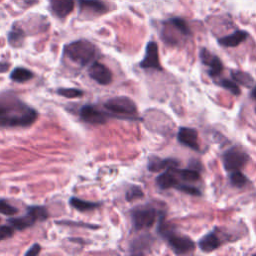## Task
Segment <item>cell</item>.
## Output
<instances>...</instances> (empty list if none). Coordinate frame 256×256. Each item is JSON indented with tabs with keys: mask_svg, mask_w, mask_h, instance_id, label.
Returning a JSON list of instances; mask_svg holds the SVG:
<instances>
[{
	"mask_svg": "<svg viewBox=\"0 0 256 256\" xmlns=\"http://www.w3.org/2000/svg\"><path fill=\"white\" fill-rule=\"evenodd\" d=\"M81 13H88L92 16H100L108 11L107 5L101 0H78Z\"/></svg>",
	"mask_w": 256,
	"mask_h": 256,
	"instance_id": "obj_11",
	"label": "cell"
},
{
	"mask_svg": "<svg viewBox=\"0 0 256 256\" xmlns=\"http://www.w3.org/2000/svg\"><path fill=\"white\" fill-rule=\"evenodd\" d=\"M36 118V110L22 102L14 94H0V127H28Z\"/></svg>",
	"mask_w": 256,
	"mask_h": 256,
	"instance_id": "obj_1",
	"label": "cell"
},
{
	"mask_svg": "<svg viewBox=\"0 0 256 256\" xmlns=\"http://www.w3.org/2000/svg\"><path fill=\"white\" fill-rule=\"evenodd\" d=\"M40 250H41V247L39 244H34L33 246H31L29 248V250L25 253L26 256H31V255H37L40 253Z\"/></svg>",
	"mask_w": 256,
	"mask_h": 256,
	"instance_id": "obj_34",
	"label": "cell"
},
{
	"mask_svg": "<svg viewBox=\"0 0 256 256\" xmlns=\"http://www.w3.org/2000/svg\"><path fill=\"white\" fill-rule=\"evenodd\" d=\"M70 205L75 208L78 211L84 212V211H90L93 209H96L99 207V203H94V202H89V201H84L76 197H72L70 199Z\"/></svg>",
	"mask_w": 256,
	"mask_h": 256,
	"instance_id": "obj_22",
	"label": "cell"
},
{
	"mask_svg": "<svg viewBox=\"0 0 256 256\" xmlns=\"http://www.w3.org/2000/svg\"><path fill=\"white\" fill-rule=\"evenodd\" d=\"M33 77L34 74L32 73V71L23 67H17L13 69V71L10 74V78L15 82H26Z\"/></svg>",
	"mask_w": 256,
	"mask_h": 256,
	"instance_id": "obj_21",
	"label": "cell"
},
{
	"mask_svg": "<svg viewBox=\"0 0 256 256\" xmlns=\"http://www.w3.org/2000/svg\"><path fill=\"white\" fill-rule=\"evenodd\" d=\"M89 76L101 85H107L112 81L111 71L100 62H94L90 66Z\"/></svg>",
	"mask_w": 256,
	"mask_h": 256,
	"instance_id": "obj_9",
	"label": "cell"
},
{
	"mask_svg": "<svg viewBox=\"0 0 256 256\" xmlns=\"http://www.w3.org/2000/svg\"><path fill=\"white\" fill-rule=\"evenodd\" d=\"M218 84H219L220 86H222L223 88L227 89L228 91H230L232 94H234V95H236V96L240 94V88H239L238 85H237L234 81H232V80L221 79V80L218 82Z\"/></svg>",
	"mask_w": 256,
	"mask_h": 256,
	"instance_id": "obj_29",
	"label": "cell"
},
{
	"mask_svg": "<svg viewBox=\"0 0 256 256\" xmlns=\"http://www.w3.org/2000/svg\"><path fill=\"white\" fill-rule=\"evenodd\" d=\"M176 189L184 192V193H187V194H190V195H194V196H199L201 195V192L198 188L194 187V186H191V185H188V184H179Z\"/></svg>",
	"mask_w": 256,
	"mask_h": 256,
	"instance_id": "obj_32",
	"label": "cell"
},
{
	"mask_svg": "<svg viewBox=\"0 0 256 256\" xmlns=\"http://www.w3.org/2000/svg\"><path fill=\"white\" fill-rule=\"evenodd\" d=\"M179 165V162L175 159H160L158 157H152L149 159L148 169L152 172H157L162 169L174 168Z\"/></svg>",
	"mask_w": 256,
	"mask_h": 256,
	"instance_id": "obj_16",
	"label": "cell"
},
{
	"mask_svg": "<svg viewBox=\"0 0 256 256\" xmlns=\"http://www.w3.org/2000/svg\"><path fill=\"white\" fill-rule=\"evenodd\" d=\"M104 107L110 114L119 118H137V107L135 103L126 96H118V97L109 99L105 102Z\"/></svg>",
	"mask_w": 256,
	"mask_h": 256,
	"instance_id": "obj_4",
	"label": "cell"
},
{
	"mask_svg": "<svg viewBox=\"0 0 256 256\" xmlns=\"http://www.w3.org/2000/svg\"><path fill=\"white\" fill-rule=\"evenodd\" d=\"M57 93L66 98H77L83 95V92L76 88H60L57 90Z\"/></svg>",
	"mask_w": 256,
	"mask_h": 256,
	"instance_id": "obj_27",
	"label": "cell"
},
{
	"mask_svg": "<svg viewBox=\"0 0 256 256\" xmlns=\"http://www.w3.org/2000/svg\"><path fill=\"white\" fill-rule=\"evenodd\" d=\"M8 222L11 224V226L14 229L17 230H23L26 229L30 226L33 225V224L36 222L33 217H32L30 214H26L23 217H19V218H11L8 220Z\"/></svg>",
	"mask_w": 256,
	"mask_h": 256,
	"instance_id": "obj_18",
	"label": "cell"
},
{
	"mask_svg": "<svg viewBox=\"0 0 256 256\" xmlns=\"http://www.w3.org/2000/svg\"><path fill=\"white\" fill-rule=\"evenodd\" d=\"M255 111H256V109H255Z\"/></svg>",
	"mask_w": 256,
	"mask_h": 256,
	"instance_id": "obj_39",
	"label": "cell"
},
{
	"mask_svg": "<svg viewBox=\"0 0 256 256\" xmlns=\"http://www.w3.org/2000/svg\"><path fill=\"white\" fill-rule=\"evenodd\" d=\"M221 242L215 233H209L199 241V247L203 252H211L220 246Z\"/></svg>",
	"mask_w": 256,
	"mask_h": 256,
	"instance_id": "obj_17",
	"label": "cell"
},
{
	"mask_svg": "<svg viewBox=\"0 0 256 256\" xmlns=\"http://www.w3.org/2000/svg\"><path fill=\"white\" fill-rule=\"evenodd\" d=\"M10 67V64L7 62H0V73L6 72Z\"/></svg>",
	"mask_w": 256,
	"mask_h": 256,
	"instance_id": "obj_35",
	"label": "cell"
},
{
	"mask_svg": "<svg viewBox=\"0 0 256 256\" xmlns=\"http://www.w3.org/2000/svg\"><path fill=\"white\" fill-rule=\"evenodd\" d=\"M174 27H176L181 33L184 35V36H189L191 34V30L190 28L188 27L187 23L185 22V20L181 19V18H178V17H175V18H171L168 20Z\"/></svg>",
	"mask_w": 256,
	"mask_h": 256,
	"instance_id": "obj_26",
	"label": "cell"
},
{
	"mask_svg": "<svg viewBox=\"0 0 256 256\" xmlns=\"http://www.w3.org/2000/svg\"><path fill=\"white\" fill-rule=\"evenodd\" d=\"M50 9L58 18H65L74 9V0H49Z\"/></svg>",
	"mask_w": 256,
	"mask_h": 256,
	"instance_id": "obj_13",
	"label": "cell"
},
{
	"mask_svg": "<svg viewBox=\"0 0 256 256\" xmlns=\"http://www.w3.org/2000/svg\"><path fill=\"white\" fill-rule=\"evenodd\" d=\"M25 38L24 31L20 27L14 26L8 34V42L13 47H19L22 45Z\"/></svg>",
	"mask_w": 256,
	"mask_h": 256,
	"instance_id": "obj_20",
	"label": "cell"
},
{
	"mask_svg": "<svg viewBox=\"0 0 256 256\" xmlns=\"http://www.w3.org/2000/svg\"><path fill=\"white\" fill-rule=\"evenodd\" d=\"M230 181L236 187H243L248 182V179L244 176L243 173H241L238 170H235L230 175Z\"/></svg>",
	"mask_w": 256,
	"mask_h": 256,
	"instance_id": "obj_28",
	"label": "cell"
},
{
	"mask_svg": "<svg viewBox=\"0 0 256 256\" xmlns=\"http://www.w3.org/2000/svg\"><path fill=\"white\" fill-rule=\"evenodd\" d=\"M156 183L160 189L163 190L169 188H176L180 184L173 168H169L167 171L160 174L156 178Z\"/></svg>",
	"mask_w": 256,
	"mask_h": 256,
	"instance_id": "obj_14",
	"label": "cell"
},
{
	"mask_svg": "<svg viewBox=\"0 0 256 256\" xmlns=\"http://www.w3.org/2000/svg\"><path fill=\"white\" fill-rule=\"evenodd\" d=\"M251 96H252V97H253L254 99H256V86L253 87V89H252V91H251Z\"/></svg>",
	"mask_w": 256,
	"mask_h": 256,
	"instance_id": "obj_37",
	"label": "cell"
},
{
	"mask_svg": "<svg viewBox=\"0 0 256 256\" xmlns=\"http://www.w3.org/2000/svg\"><path fill=\"white\" fill-rule=\"evenodd\" d=\"M140 67L144 69H156L162 70L161 65L159 61V53L158 46L156 42L150 41L146 46V52L143 60L140 62Z\"/></svg>",
	"mask_w": 256,
	"mask_h": 256,
	"instance_id": "obj_7",
	"label": "cell"
},
{
	"mask_svg": "<svg viewBox=\"0 0 256 256\" xmlns=\"http://www.w3.org/2000/svg\"><path fill=\"white\" fill-rule=\"evenodd\" d=\"M0 1H2V0H0Z\"/></svg>",
	"mask_w": 256,
	"mask_h": 256,
	"instance_id": "obj_38",
	"label": "cell"
},
{
	"mask_svg": "<svg viewBox=\"0 0 256 256\" xmlns=\"http://www.w3.org/2000/svg\"><path fill=\"white\" fill-rule=\"evenodd\" d=\"M248 33L244 30H237L234 33L218 39V43L224 47H236L246 40Z\"/></svg>",
	"mask_w": 256,
	"mask_h": 256,
	"instance_id": "obj_15",
	"label": "cell"
},
{
	"mask_svg": "<svg viewBox=\"0 0 256 256\" xmlns=\"http://www.w3.org/2000/svg\"><path fill=\"white\" fill-rule=\"evenodd\" d=\"M152 238L149 235H142L136 238L132 244V253L143 254L146 249H148L152 243Z\"/></svg>",
	"mask_w": 256,
	"mask_h": 256,
	"instance_id": "obj_19",
	"label": "cell"
},
{
	"mask_svg": "<svg viewBox=\"0 0 256 256\" xmlns=\"http://www.w3.org/2000/svg\"><path fill=\"white\" fill-rule=\"evenodd\" d=\"M27 213L33 217L35 221H43L48 217V212L43 206H30L27 208Z\"/></svg>",
	"mask_w": 256,
	"mask_h": 256,
	"instance_id": "obj_25",
	"label": "cell"
},
{
	"mask_svg": "<svg viewBox=\"0 0 256 256\" xmlns=\"http://www.w3.org/2000/svg\"><path fill=\"white\" fill-rule=\"evenodd\" d=\"M67 58L79 66H85L94 59L96 47L87 40H77L67 44L64 48Z\"/></svg>",
	"mask_w": 256,
	"mask_h": 256,
	"instance_id": "obj_2",
	"label": "cell"
},
{
	"mask_svg": "<svg viewBox=\"0 0 256 256\" xmlns=\"http://www.w3.org/2000/svg\"><path fill=\"white\" fill-rule=\"evenodd\" d=\"M157 217V211L149 205L136 207L132 211V222L135 230L147 229L153 226Z\"/></svg>",
	"mask_w": 256,
	"mask_h": 256,
	"instance_id": "obj_5",
	"label": "cell"
},
{
	"mask_svg": "<svg viewBox=\"0 0 256 256\" xmlns=\"http://www.w3.org/2000/svg\"><path fill=\"white\" fill-rule=\"evenodd\" d=\"M177 139L181 144L191 149L196 151H199L200 149L198 144V133L195 129H193V128L181 127L178 131Z\"/></svg>",
	"mask_w": 256,
	"mask_h": 256,
	"instance_id": "obj_12",
	"label": "cell"
},
{
	"mask_svg": "<svg viewBox=\"0 0 256 256\" xmlns=\"http://www.w3.org/2000/svg\"><path fill=\"white\" fill-rule=\"evenodd\" d=\"M39 2V0H23V3L25 7H31Z\"/></svg>",
	"mask_w": 256,
	"mask_h": 256,
	"instance_id": "obj_36",
	"label": "cell"
},
{
	"mask_svg": "<svg viewBox=\"0 0 256 256\" xmlns=\"http://www.w3.org/2000/svg\"><path fill=\"white\" fill-rule=\"evenodd\" d=\"M249 160L246 152L238 149L231 148L223 155V165L227 171H235L243 167Z\"/></svg>",
	"mask_w": 256,
	"mask_h": 256,
	"instance_id": "obj_6",
	"label": "cell"
},
{
	"mask_svg": "<svg viewBox=\"0 0 256 256\" xmlns=\"http://www.w3.org/2000/svg\"><path fill=\"white\" fill-rule=\"evenodd\" d=\"M18 212L17 208L10 205L5 200H0V214H4L8 216H13Z\"/></svg>",
	"mask_w": 256,
	"mask_h": 256,
	"instance_id": "obj_31",
	"label": "cell"
},
{
	"mask_svg": "<svg viewBox=\"0 0 256 256\" xmlns=\"http://www.w3.org/2000/svg\"><path fill=\"white\" fill-rule=\"evenodd\" d=\"M164 217L161 216V219L159 221L158 231L163 237L167 239L168 244L172 248V250L176 254H185L192 250H194L195 244L189 237L177 235L174 232H172L169 227L166 225L164 222Z\"/></svg>",
	"mask_w": 256,
	"mask_h": 256,
	"instance_id": "obj_3",
	"label": "cell"
},
{
	"mask_svg": "<svg viewBox=\"0 0 256 256\" xmlns=\"http://www.w3.org/2000/svg\"><path fill=\"white\" fill-rule=\"evenodd\" d=\"M13 236V227L3 225L0 226V241L5 240Z\"/></svg>",
	"mask_w": 256,
	"mask_h": 256,
	"instance_id": "obj_33",
	"label": "cell"
},
{
	"mask_svg": "<svg viewBox=\"0 0 256 256\" xmlns=\"http://www.w3.org/2000/svg\"><path fill=\"white\" fill-rule=\"evenodd\" d=\"M199 56H200L201 62L204 64V65L209 67V69H208L209 76L215 77L222 72L223 64H222L221 60L219 59V57H217L216 55H213L210 51H208L205 48H201Z\"/></svg>",
	"mask_w": 256,
	"mask_h": 256,
	"instance_id": "obj_8",
	"label": "cell"
},
{
	"mask_svg": "<svg viewBox=\"0 0 256 256\" xmlns=\"http://www.w3.org/2000/svg\"><path fill=\"white\" fill-rule=\"evenodd\" d=\"M80 117L84 122L94 125L104 124L107 120L105 113L92 105H84L80 109Z\"/></svg>",
	"mask_w": 256,
	"mask_h": 256,
	"instance_id": "obj_10",
	"label": "cell"
},
{
	"mask_svg": "<svg viewBox=\"0 0 256 256\" xmlns=\"http://www.w3.org/2000/svg\"><path fill=\"white\" fill-rule=\"evenodd\" d=\"M231 77L236 82H238L241 85L248 87V88L251 87L253 85V82H254L252 76L249 73H246V72H243V71L233 70V71H231Z\"/></svg>",
	"mask_w": 256,
	"mask_h": 256,
	"instance_id": "obj_23",
	"label": "cell"
},
{
	"mask_svg": "<svg viewBox=\"0 0 256 256\" xmlns=\"http://www.w3.org/2000/svg\"><path fill=\"white\" fill-rule=\"evenodd\" d=\"M178 177L185 181H197L200 178V174L197 170L194 169H178L176 167L173 168Z\"/></svg>",
	"mask_w": 256,
	"mask_h": 256,
	"instance_id": "obj_24",
	"label": "cell"
},
{
	"mask_svg": "<svg viewBox=\"0 0 256 256\" xmlns=\"http://www.w3.org/2000/svg\"><path fill=\"white\" fill-rule=\"evenodd\" d=\"M140 197H143V192L139 186L133 185L128 189L127 193H126V199L128 201H132V200L140 198Z\"/></svg>",
	"mask_w": 256,
	"mask_h": 256,
	"instance_id": "obj_30",
	"label": "cell"
}]
</instances>
